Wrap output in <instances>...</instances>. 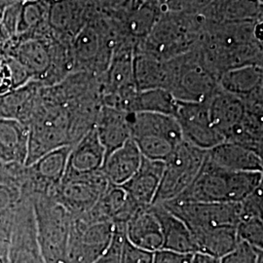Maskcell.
I'll return each instance as SVG.
<instances>
[{"label": "cell", "mask_w": 263, "mask_h": 263, "mask_svg": "<svg viewBox=\"0 0 263 263\" xmlns=\"http://www.w3.org/2000/svg\"><path fill=\"white\" fill-rule=\"evenodd\" d=\"M263 22L212 24L206 22L196 47L208 70L219 81L226 71L262 66Z\"/></svg>", "instance_id": "1"}, {"label": "cell", "mask_w": 263, "mask_h": 263, "mask_svg": "<svg viewBox=\"0 0 263 263\" xmlns=\"http://www.w3.org/2000/svg\"><path fill=\"white\" fill-rule=\"evenodd\" d=\"M0 45L26 69L31 81L53 86L73 73L71 43L57 37L51 29L17 34Z\"/></svg>", "instance_id": "2"}, {"label": "cell", "mask_w": 263, "mask_h": 263, "mask_svg": "<svg viewBox=\"0 0 263 263\" xmlns=\"http://www.w3.org/2000/svg\"><path fill=\"white\" fill-rule=\"evenodd\" d=\"M206 21L200 13L163 11L135 53L158 61L181 56L196 47Z\"/></svg>", "instance_id": "3"}, {"label": "cell", "mask_w": 263, "mask_h": 263, "mask_svg": "<svg viewBox=\"0 0 263 263\" xmlns=\"http://www.w3.org/2000/svg\"><path fill=\"white\" fill-rule=\"evenodd\" d=\"M119 42L109 18L101 13L88 23L71 41L73 73L102 76L109 66Z\"/></svg>", "instance_id": "4"}, {"label": "cell", "mask_w": 263, "mask_h": 263, "mask_svg": "<svg viewBox=\"0 0 263 263\" xmlns=\"http://www.w3.org/2000/svg\"><path fill=\"white\" fill-rule=\"evenodd\" d=\"M38 247L45 263H67L72 216L52 196H42L33 210Z\"/></svg>", "instance_id": "5"}, {"label": "cell", "mask_w": 263, "mask_h": 263, "mask_svg": "<svg viewBox=\"0 0 263 263\" xmlns=\"http://www.w3.org/2000/svg\"><path fill=\"white\" fill-rule=\"evenodd\" d=\"M131 139L142 157L165 162L182 140L175 116L161 113H129Z\"/></svg>", "instance_id": "6"}, {"label": "cell", "mask_w": 263, "mask_h": 263, "mask_svg": "<svg viewBox=\"0 0 263 263\" xmlns=\"http://www.w3.org/2000/svg\"><path fill=\"white\" fill-rule=\"evenodd\" d=\"M167 91L177 102L204 103L215 93L218 81L201 62L195 49L167 61Z\"/></svg>", "instance_id": "7"}, {"label": "cell", "mask_w": 263, "mask_h": 263, "mask_svg": "<svg viewBox=\"0 0 263 263\" xmlns=\"http://www.w3.org/2000/svg\"><path fill=\"white\" fill-rule=\"evenodd\" d=\"M206 152L181 141L164 162L159 187L152 204H162L179 197L197 177Z\"/></svg>", "instance_id": "8"}, {"label": "cell", "mask_w": 263, "mask_h": 263, "mask_svg": "<svg viewBox=\"0 0 263 263\" xmlns=\"http://www.w3.org/2000/svg\"><path fill=\"white\" fill-rule=\"evenodd\" d=\"M115 226L108 221H89L72 216L67 263H94L108 249Z\"/></svg>", "instance_id": "9"}, {"label": "cell", "mask_w": 263, "mask_h": 263, "mask_svg": "<svg viewBox=\"0 0 263 263\" xmlns=\"http://www.w3.org/2000/svg\"><path fill=\"white\" fill-rule=\"evenodd\" d=\"M48 26L57 37L71 42L102 12L96 0H45Z\"/></svg>", "instance_id": "10"}, {"label": "cell", "mask_w": 263, "mask_h": 263, "mask_svg": "<svg viewBox=\"0 0 263 263\" xmlns=\"http://www.w3.org/2000/svg\"><path fill=\"white\" fill-rule=\"evenodd\" d=\"M109 184L102 172L65 177L51 195L70 213L81 216L91 211Z\"/></svg>", "instance_id": "11"}, {"label": "cell", "mask_w": 263, "mask_h": 263, "mask_svg": "<svg viewBox=\"0 0 263 263\" xmlns=\"http://www.w3.org/2000/svg\"><path fill=\"white\" fill-rule=\"evenodd\" d=\"M188 228L209 226H237L240 220V203H200L171 200L162 203Z\"/></svg>", "instance_id": "12"}, {"label": "cell", "mask_w": 263, "mask_h": 263, "mask_svg": "<svg viewBox=\"0 0 263 263\" xmlns=\"http://www.w3.org/2000/svg\"><path fill=\"white\" fill-rule=\"evenodd\" d=\"M175 117L179 122L182 140L189 144L209 151L223 142L222 137L212 123L207 102H178Z\"/></svg>", "instance_id": "13"}, {"label": "cell", "mask_w": 263, "mask_h": 263, "mask_svg": "<svg viewBox=\"0 0 263 263\" xmlns=\"http://www.w3.org/2000/svg\"><path fill=\"white\" fill-rule=\"evenodd\" d=\"M231 172L218 168L206 157L197 177L179 197L174 200L200 203L230 202Z\"/></svg>", "instance_id": "14"}, {"label": "cell", "mask_w": 263, "mask_h": 263, "mask_svg": "<svg viewBox=\"0 0 263 263\" xmlns=\"http://www.w3.org/2000/svg\"><path fill=\"white\" fill-rule=\"evenodd\" d=\"M199 13L212 24L254 23L262 21V0H213Z\"/></svg>", "instance_id": "15"}, {"label": "cell", "mask_w": 263, "mask_h": 263, "mask_svg": "<svg viewBox=\"0 0 263 263\" xmlns=\"http://www.w3.org/2000/svg\"><path fill=\"white\" fill-rule=\"evenodd\" d=\"M104 158L105 149L93 128L72 145L65 177L85 176L101 172Z\"/></svg>", "instance_id": "16"}, {"label": "cell", "mask_w": 263, "mask_h": 263, "mask_svg": "<svg viewBox=\"0 0 263 263\" xmlns=\"http://www.w3.org/2000/svg\"><path fill=\"white\" fill-rule=\"evenodd\" d=\"M125 237L132 244L151 253L163 249L162 230L152 205L135 212L125 224Z\"/></svg>", "instance_id": "17"}, {"label": "cell", "mask_w": 263, "mask_h": 263, "mask_svg": "<svg viewBox=\"0 0 263 263\" xmlns=\"http://www.w3.org/2000/svg\"><path fill=\"white\" fill-rule=\"evenodd\" d=\"M164 162L142 157L135 175L122 186L132 201L139 207L152 205L159 187Z\"/></svg>", "instance_id": "18"}, {"label": "cell", "mask_w": 263, "mask_h": 263, "mask_svg": "<svg viewBox=\"0 0 263 263\" xmlns=\"http://www.w3.org/2000/svg\"><path fill=\"white\" fill-rule=\"evenodd\" d=\"M206 159L229 172H263L262 156L234 142L223 141L209 149Z\"/></svg>", "instance_id": "19"}, {"label": "cell", "mask_w": 263, "mask_h": 263, "mask_svg": "<svg viewBox=\"0 0 263 263\" xmlns=\"http://www.w3.org/2000/svg\"><path fill=\"white\" fill-rule=\"evenodd\" d=\"M207 103L212 123L224 141L242 121L244 103L239 97L222 90L219 85Z\"/></svg>", "instance_id": "20"}, {"label": "cell", "mask_w": 263, "mask_h": 263, "mask_svg": "<svg viewBox=\"0 0 263 263\" xmlns=\"http://www.w3.org/2000/svg\"><path fill=\"white\" fill-rule=\"evenodd\" d=\"M94 129L106 155L131 139L129 113L103 105Z\"/></svg>", "instance_id": "21"}, {"label": "cell", "mask_w": 263, "mask_h": 263, "mask_svg": "<svg viewBox=\"0 0 263 263\" xmlns=\"http://www.w3.org/2000/svg\"><path fill=\"white\" fill-rule=\"evenodd\" d=\"M142 155L135 141L130 139L120 147L105 155L101 172L109 183L123 185L140 168Z\"/></svg>", "instance_id": "22"}, {"label": "cell", "mask_w": 263, "mask_h": 263, "mask_svg": "<svg viewBox=\"0 0 263 263\" xmlns=\"http://www.w3.org/2000/svg\"><path fill=\"white\" fill-rule=\"evenodd\" d=\"M152 209L161 226L163 249L179 254H195L196 247L186 224L161 204H152Z\"/></svg>", "instance_id": "23"}, {"label": "cell", "mask_w": 263, "mask_h": 263, "mask_svg": "<svg viewBox=\"0 0 263 263\" xmlns=\"http://www.w3.org/2000/svg\"><path fill=\"white\" fill-rule=\"evenodd\" d=\"M188 229L196 247V253L217 258H221L231 252L239 242L236 226H209Z\"/></svg>", "instance_id": "24"}, {"label": "cell", "mask_w": 263, "mask_h": 263, "mask_svg": "<svg viewBox=\"0 0 263 263\" xmlns=\"http://www.w3.org/2000/svg\"><path fill=\"white\" fill-rule=\"evenodd\" d=\"M28 127L15 119L0 117V161L26 164Z\"/></svg>", "instance_id": "25"}, {"label": "cell", "mask_w": 263, "mask_h": 263, "mask_svg": "<svg viewBox=\"0 0 263 263\" xmlns=\"http://www.w3.org/2000/svg\"><path fill=\"white\" fill-rule=\"evenodd\" d=\"M42 84L29 81L0 96V117L15 119L27 125Z\"/></svg>", "instance_id": "26"}, {"label": "cell", "mask_w": 263, "mask_h": 263, "mask_svg": "<svg viewBox=\"0 0 263 263\" xmlns=\"http://www.w3.org/2000/svg\"><path fill=\"white\" fill-rule=\"evenodd\" d=\"M71 147V145H66L50 151L30 165L38 182L49 190V196L65 177Z\"/></svg>", "instance_id": "27"}, {"label": "cell", "mask_w": 263, "mask_h": 263, "mask_svg": "<svg viewBox=\"0 0 263 263\" xmlns=\"http://www.w3.org/2000/svg\"><path fill=\"white\" fill-rule=\"evenodd\" d=\"M178 102L164 89L136 91L122 104L121 110L128 113H161L175 116Z\"/></svg>", "instance_id": "28"}, {"label": "cell", "mask_w": 263, "mask_h": 263, "mask_svg": "<svg viewBox=\"0 0 263 263\" xmlns=\"http://www.w3.org/2000/svg\"><path fill=\"white\" fill-rule=\"evenodd\" d=\"M134 76L137 91L164 89L167 91L169 69L166 61H158L135 53Z\"/></svg>", "instance_id": "29"}, {"label": "cell", "mask_w": 263, "mask_h": 263, "mask_svg": "<svg viewBox=\"0 0 263 263\" xmlns=\"http://www.w3.org/2000/svg\"><path fill=\"white\" fill-rule=\"evenodd\" d=\"M219 87L230 94L243 99L263 87L262 66H245L226 71L218 81Z\"/></svg>", "instance_id": "30"}, {"label": "cell", "mask_w": 263, "mask_h": 263, "mask_svg": "<svg viewBox=\"0 0 263 263\" xmlns=\"http://www.w3.org/2000/svg\"><path fill=\"white\" fill-rule=\"evenodd\" d=\"M49 29L45 0H29L23 2L16 35L43 33Z\"/></svg>", "instance_id": "31"}, {"label": "cell", "mask_w": 263, "mask_h": 263, "mask_svg": "<svg viewBox=\"0 0 263 263\" xmlns=\"http://www.w3.org/2000/svg\"><path fill=\"white\" fill-rule=\"evenodd\" d=\"M29 80L26 69L0 45V96L27 84Z\"/></svg>", "instance_id": "32"}, {"label": "cell", "mask_w": 263, "mask_h": 263, "mask_svg": "<svg viewBox=\"0 0 263 263\" xmlns=\"http://www.w3.org/2000/svg\"><path fill=\"white\" fill-rule=\"evenodd\" d=\"M238 240L251 245L257 250L263 249L262 218L250 217L240 219L236 226Z\"/></svg>", "instance_id": "33"}, {"label": "cell", "mask_w": 263, "mask_h": 263, "mask_svg": "<svg viewBox=\"0 0 263 263\" xmlns=\"http://www.w3.org/2000/svg\"><path fill=\"white\" fill-rule=\"evenodd\" d=\"M262 251L239 241L235 248L220 258V263H257Z\"/></svg>", "instance_id": "34"}, {"label": "cell", "mask_w": 263, "mask_h": 263, "mask_svg": "<svg viewBox=\"0 0 263 263\" xmlns=\"http://www.w3.org/2000/svg\"><path fill=\"white\" fill-rule=\"evenodd\" d=\"M262 208L263 184L256 188L251 195L245 198L242 202H240V219L250 217L262 218Z\"/></svg>", "instance_id": "35"}, {"label": "cell", "mask_w": 263, "mask_h": 263, "mask_svg": "<svg viewBox=\"0 0 263 263\" xmlns=\"http://www.w3.org/2000/svg\"><path fill=\"white\" fill-rule=\"evenodd\" d=\"M153 253L130 243L125 237L120 251V263H151Z\"/></svg>", "instance_id": "36"}, {"label": "cell", "mask_w": 263, "mask_h": 263, "mask_svg": "<svg viewBox=\"0 0 263 263\" xmlns=\"http://www.w3.org/2000/svg\"><path fill=\"white\" fill-rule=\"evenodd\" d=\"M22 3L23 2H13L0 13L1 25L8 39L15 36L17 33Z\"/></svg>", "instance_id": "37"}, {"label": "cell", "mask_w": 263, "mask_h": 263, "mask_svg": "<svg viewBox=\"0 0 263 263\" xmlns=\"http://www.w3.org/2000/svg\"><path fill=\"white\" fill-rule=\"evenodd\" d=\"M115 230L108 249L94 263H120V251L125 238V226L114 224Z\"/></svg>", "instance_id": "38"}, {"label": "cell", "mask_w": 263, "mask_h": 263, "mask_svg": "<svg viewBox=\"0 0 263 263\" xmlns=\"http://www.w3.org/2000/svg\"><path fill=\"white\" fill-rule=\"evenodd\" d=\"M192 254H179L169 250H159L153 253L151 263H190Z\"/></svg>", "instance_id": "39"}, {"label": "cell", "mask_w": 263, "mask_h": 263, "mask_svg": "<svg viewBox=\"0 0 263 263\" xmlns=\"http://www.w3.org/2000/svg\"><path fill=\"white\" fill-rule=\"evenodd\" d=\"M14 200V192L8 186L0 184V213L9 209Z\"/></svg>", "instance_id": "40"}, {"label": "cell", "mask_w": 263, "mask_h": 263, "mask_svg": "<svg viewBox=\"0 0 263 263\" xmlns=\"http://www.w3.org/2000/svg\"><path fill=\"white\" fill-rule=\"evenodd\" d=\"M102 13H109L123 7L128 0H96Z\"/></svg>", "instance_id": "41"}, {"label": "cell", "mask_w": 263, "mask_h": 263, "mask_svg": "<svg viewBox=\"0 0 263 263\" xmlns=\"http://www.w3.org/2000/svg\"><path fill=\"white\" fill-rule=\"evenodd\" d=\"M191 263H220V258L203 253H195L192 254Z\"/></svg>", "instance_id": "42"}, {"label": "cell", "mask_w": 263, "mask_h": 263, "mask_svg": "<svg viewBox=\"0 0 263 263\" xmlns=\"http://www.w3.org/2000/svg\"><path fill=\"white\" fill-rule=\"evenodd\" d=\"M6 40H8V37L4 31V29L2 28V25H1V21H0V44L5 42Z\"/></svg>", "instance_id": "43"}, {"label": "cell", "mask_w": 263, "mask_h": 263, "mask_svg": "<svg viewBox=\"0 0 263 263\" xmlns=\"http://www.w3.org/2000/svg\"><path fill=\"white\" fill-rule=\"evenodd\" d=\"M13 2H18V1H15V0H0V13L3 11V9L9 5Z\"/></svg>", "instance_id": "44"}, {"label": "cell", "mask_w": 263, "mask_h": 263, "mask_svg": "<svg viewBox=\"0 0 263 263\" xmlns=\"http://www.w3.org/2000/svg\"><path fill=\"white\" fill-rule=\"evenodd\" d=\"M257 263H263V254L259 257V259H258V262Z\"/></svg>", "instance_id": "45"}, {"label": "cell", "mask_w": 263, "mask_h": 263, "mask_svg": "<svg viewBox=\"0 0 263 263\" xmlns=\"http://www.w3.org/2000/svg\"><path fill=\"white\" fill-rule=\"evenodd\" d=\"M15 1H18V2H25V1H29V0H15Z\"/></svg>", "instance_id": "46"}, {"label": "cell", "mask_w": 263, "mask_h": 263, "mask_svg": "<svg viewBox=\"0 0 263 263\" xmlns=\"http://www.w3.org/2000/svg\"><path fill=\"white\" fill-rule=\"evenodd\" d=\"M209 1H210V2H212V1H213V0H209Z\"/></svg>", "instance_id": "47"}]
</instances>
